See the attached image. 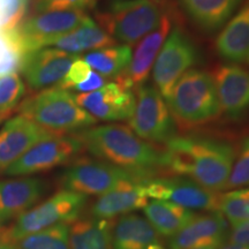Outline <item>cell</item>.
<instances>
[{
  "mask_svg": "<svg viewBox=\"0 0 249 249\" xmlns=\"http://www.w3.org/2000/svg\"><path fill=\"white\" fill-rule=\"evenodd\" d=\"M163 152L164 169L211 191L220 192L229 181L236 149L224 140L176 135L165 143Z\"/></svg>",
  "mask_w": 249,
  "mask_h": 249,
  "instance_id": "cell-1",
  "label": "cell"
},
{
  "mask_svg": "<svg viewBox=\"0 0 249 249\" xmlns=\"http://www.w3.org/2000/svg\"><path fill=\"white\" fill-rule=\"evenodd\" d=\"M95 158L124 169L141 179L164 169V152L119 124L89 127L77 134Z\"/></svg>",
  "mask_w": 249,
  "mask_h": 249,
  "instance_id": "cell-2",
  "label": "cell"
},
{
  "mask_svg": "<svg viewBox=\"0 0 249 249\" xmlns=\"http://www.w3.org/2000/svg\"><path fill=\"white\" fill-rule=\"evenodd\" d=\"M18 111L51 134H75L97 121L77 104L73 93L59 86L24 99Z\"/></svg>",
  "mask_w": 249,
  "mask_h": 249,
  "instance_id": "cell-3",
  "label": "cell"
},
{
  "mask_svg": "<svg viewBox=\"0 0 249 249\" xmlns=\"http://www.w3.org/2000/svg\"><path fill=\"white\" fill-rule=\"evenodd\" d=\"M174 121L182 127L202 126L222 114L213 77L202 70H189L165 99Z\"/></svg>",
  "mask_w": 249,
  "mask_h": 249,
  "instance_id": "cell-4",
  "label": "cell"
},
{
  "mask_svg": "<svg viewBox=\"0 0 249 249\" xmlns=\"http://www.w3.org/2000/svg\"><path fill=\"white\" fill-rule=\"evenodd\" d=\"M169 11L166 0H117L97 20L112 38L129 46L160 26Z\"/></svg>",
  "mask_w": 249,
  "mask_h": 249,
  "instance_id": "cell-5",
  "label": "cell"
},
{
  "mask_svg": "<svg viewBox=\"0 0 249 249\" xmlns=\"http://www.w3.org/2000/svg\"><path fill=\"white\" fill-rule=\"evenodd\" d=\"M87 203L88 196L60 189L50 196L48 200L36 204L14 219V223L7 226L9 238L12 240H18L57 224L73 223L81 217Z\"/></svg>",
  "mask_w": 249,
  "mask_h": 249,
  "instance_id": "cell-6",
  "label": "cell"
},
{
  "mask_svg": "<svg viewBox=\"0 0 249 249\" xmlns=\"http://www.w3.org/2000/svg\"><path fill=\"white\" fill-rule=\"evenodd\" d=\"M141 178L98 158H75L59 178L61 189L86 196H101L126 182Z\"/></svg>",
  "mask_w": 249,
  "mask_h": 249,
  "instance_id": "cell-7",
  "label": "cell"
},
{
  "mask_svg": "<svg viewBox=\"0 0 249 249\" xmlns=\"http://www.w3.org/2000/svg\"><path fill=\"white\" fill-rule=\"evenodd\" d=\"M85 145L77 134H51L40 140L5 171L6 177H27L49 172L74 160Z\"/></svg>",
  "mask_w": 249,
  "mask_h": 249,
  "instance_id": "cell-8",
  "label": "cell"
},
{
  "mask_svg": "<svg viewBox=\"0 0 249 249\" xmlns=\"http://www.w3.org/2000/svg\"><path fill=\"white\" fill-rule=\"evenodd\" d=\"M129 128L151 144H165L177 135L176 121L166 101L155 86L144 83L136 88Z\"/></svg>",
  "mask_w": 249,
  "mask_h": 249,
  "instance_id": "cell-9",
  "label": "cell"
},
{
  "mask_svg": "<svg viewBox=\"0 0 249 249\" xmlns=\"http://www.w3.org/2000/svg\"><path fill=\"white\" fill-rule=\"evenodd\" d=\"M200 59V52L192 37L176 24L170 36L165 39L152 68L154 86L166 99L186 71L195 66Z\"/></svg>",
  "mask_w": 249,
  "mask_h": 249,
  "instance_id": "cell-10",
  "label": "cell"
},
{
  "mask_svg": "<svg viewBox=\"0 0 249 249\" xmlns=\"http://www.w3.org/2000/svg\"><path fill=\"white\" fill-rule=\"evenodd\" d=\"M83 11H51L36 13L17 28L15 37L26 52L50 46L59 37L75 30L89 20Z\"/></svg>",
  "mask_w": 249,
  "mask_h": 249,
  "instance_id": "cell-11",
  "label": "cell"
},
{
  "mask_svg": "<svg viewBox=\"0 0 249 249\" xmlns=\"http://www.w3.org/2000/svg\"><path fill=\"white\" fill-rule=\"evenodd\" d=\"M149 198L169 201L194 211H218L219 193L198 185L185 177L148 178L144 180Z\"/></svg>",
  "mask_w": 249,
  "mask_h": 249,
  "instance_id": "cell-12",
  "label": "cell"
},
{
  "mask_svg": "<svg viewBox=\"0 0 249 249\" xmlns=\"http://www.w3.org/2000/svg\"><path fill=\"white\" fill-rule=\"evenodd\" d=\"M75 101L96 120H129L135 107V93L117 81L95 91L75 95Z\"/></svg>",
  "mask_w": 249,
  "mask_h": 249,
  "instance_id": "cell-13",
  "label": "cell"
},
{
  "mask_svg": "<svg viewBox=\"0 0 249 249\" xmlns=\"http://www.w3.org/2000/svg\"><path fill=\"white\" fill-rule=\"evenodd\" d=\"M77 58L58 49H37L23 54L20 70L31 89L42 90L60 83Z\"/></svg>",
  "mask_w": 249,
  "mask_h": 249,
  "instance_id": "cell-14",
  "label": "cell"
},
{
  "mask_svg": "<svg viewBox=\"0 0 249 249\" xmlns=\"http://www.w3.org/2000/svg\"><path fill=\"white\" fill-rule=\"evenodd\" d=\"M229 222L219 211L196 213L191 222L169 238V249H193L222 246L229 238Z\"/></svg>",
  "mask_w": 249,
  "mask_h": 249,
  "instance_id": "cell-15",
  "label": "cell"
},
{
  "mask_svg": "<svg viewBox=\"0 0 249 249\" xmlns=\"http://www.w3.org/2000/svg\"><path fill=\"white\" fill-rule=\"evenodd\" d=\"M213 77L223 113L232 120L246 116L249 112V71L238 65H222Z\"/></svg>",
  "mask_w": 249,
  "mask_h": 249,
  "instance_id": "cell-16",
  "label": "cell"
},
{
  "mask_svg": "<svg viewBox=\"0 0 249 249\" xmlns=\"http://www.w3.org/2000/svg\"><path fill=\"white\" fill-rule=\"evenodd\" d=\"M48 183L36 177H14L0 180V226L35 207L45 195Z\"/></svg>",
  "mask_w": 249,
  "mask_h": 249,
  "instance_id": "cell-17",
  "label": "cell"
},
{
  "mask_svg": "<svg viewBox=\"0 0 249 249\" xmlns=\"http://www.w3.org/2000/svg\"><path fill=\"white\" fill-rule=\"evenodd\" d=\"M172 29V18L170 13L165 15L160 26L145 35L136 46L130 58L129 66L123 75L117 77V81L127 88H139L144 85L149 76V71L154 66L156 58L160 53L165 39Z\"/></svg>",
  "mask_w": 249,
  "mask_h": 249,
  "instance_id": "cell-18",
  "label": "cell"
},
{
  "mask_svg": "<svg viewBox=\"0 0 249 249\" xmlns=\"http://www.w3.org/2000/svg\"><path fill=\"white\" fill-rule=\"evenodd\" d=\"M51 135L48 130L23 116L9 119L0 129V174L40 140Z\"/></svg>",
  "mask_w": 249,
  "mask_h": 249,
  "instance_id": "cell-19",
  "label": "cell"
},
{
  "mask_svg": "<svg viewBox=\"0 0 249 249\" xmlns=\"http://www.w3.org/2000/svg\"><path fill=\"white\" fill-rule=\"evenodd\" d=\"M145 179L126 182L105 193L89 208V216L112 220L124 214L141 210L148 203Z\"/></svg>",
  "mask_w": 249,
  "mask_h": 249,
  "instance_id": "cell-20",
  "label": "cell"
},
{
  "mask_svg": "<svg viewBox=\"0 0 249 249\" xmlns=\"http://www.w3.org/2000/svg\"><path fill=\"white\" fill-rule=\"evenodd\" d=\"M112 241L113 249H169L147 218L135 213L117 218Z\"/></svg>",
  "mask_w": 249,
  "mask_h": 249,
  "instance_id": "cell-21",
  "label": "cell"
},
{
  "mask_svg": "<svg viewBox=\"0 0 249 249\" xmlns=\"http://www.w3.org/2000/svg\"><path fill=\"white\" fill-rule=\"evenodd\" d=\"M218 55L229 62H242L249 57V0L227 22L216 39Z\"/></svg>",
  "mask_w": 249,
  "mask_h": 249,
  "instance_id": "cell-22",
  "label": "cell"
},
{
  "mask_svg": "<svg viewBox=\"0 0 249 249\" xmlns=\"http://www.w3.org/2000/svg\"><path fill=\"white\" fill-rule=\"evenodd\" d=\"M244 0H179L189 20L204 33L219 30Z\"/></svg>",
  "mask_w": 249,
  "mask_h": 249,
  "instance_id": "cell-23",
  "label": "cell"
},
{
  "mask_svg": "<svg viewBox=\"0 0 249 249\" xmlns=\"http://www.w3.org/2000/svg\"><path fill=\"white\" fill-rule=\"evenodd\" d=\"M112 220L91 216L70 224L71 249H113Z\"/></svg>",
  "mask_w": 249,
  "mask_h": 249,
  "instance_id": "cell-24",
  "label": "cell"
},
{
  "mask_svg": "<svg viewBox=\"0 0 249 249\" xmlns=\"http://www.w3.org/2000/svg\"><path fill=\"white\" fill-rule=\"evenodd\" d=\"M142 210L156 231L165 238H171L178 233L196 214L194 210L187 209L179 204L152 198Z\"/></svg>",
  "mask_w": 249,
  "mask_h": 249,
  "instance_id": "cell-25",
  "label": "cell"
},
{
  "mask_svg": "<svg viewBox=\"0 0 249 249\" xmlns=\"http://www.w3.org/2000/svg\"><path fill=\"white\" fill-rule=\"evenodd\" d=\"M116 43L105 30L98 27L91 18L80 26L77 29L66 35L59 37L50 46L68 53L79 54L89 50H97L107 46H112Z\"/></svg>",
  "mask_w": 249,
  "mask_h": 249,
  "instance_id": "cell-26",
  "label": "cell"
},
{
  "mask_svg": "<svg viewBox=\"0 0 249 249\" xmlns=\"http://www.w3.org/2000/svg\"><path fill=\"white\" fill-rule=\"evenodd\" d=\"M132 50L128 45H112L88 52L83 58L90 67L102 76L117 79L129 66Z\"/></svg>",
  "mask_w": 249,
  "mask_h": 249,
  "instance_id": "cell-27",
  "label": "cell"
},
{
  "mask_svg": "<svg viewBox=\"0 0 249 249\" xmlns=\"http://www.w3.org/2000/svg\"><path fill=\"white\" fill-rule=\"evenodd\" d=\"M13 241L17 249H71L70 224H57Z\"/></svg>",
  "mask_w": 249,
  "mask_h": 249,
  "instance_id": "cell-28",
  "label": "cell"
},
{
  "mask_svg": "<svg viewBox=\"0 0 249 249\" xmlns=\"http://www.w3.org/2000/svg\"><path fill=\"white\" fill-rule=\"evenodd\" d=\"M218 211L231 225L249 220V187L231 189L219 194Z\"/></svg>",
  "mask_w": 249,
  "mask_h": 249,
  "instance_id": "cell-29",
  "label": "cell"
},
{
  "mask_svg": "<svg viewBox=\"0 0 249 249\" xmlns=\"http://www.w3.org/2000/svg\"><path fill=\"white\" fill-rule=\"evenodd\" d=\"M26 93V86L17 73L0 77V123L13 113Z\"/></svg>",
  "mask_w": 249,
  "mask_h": 249,
  "instance_id": "cell-30",
  "label": "cell"
},
{
  "mask_svg": "<svg viewBox=\"0 0 249 249\" xmlns=\"http://www.w3.org/2000/svg\"><path fill=\"white\" fill-rule=\"evenodd\" d=\"M241 187H249V134L242 140L239 149H236L232 172L224 191Z\"/></svg>",
  "mask_w": 249,
  "mask_h": 249,
  "instance_id": "cell-31",
  "label": "cell"
},
{
  "mask_svg": "<svg viewBox=\"0 0 249 249\" xmlns=\"http://www.w3.org/2000/svg\"><path fill=\"white\" fill-rule=\"evenodd\" d=\"M29 0H0V33L17 30L27 12Z\"/></svg>",
  "mask_w": 249,
  "mask_h": 249,
  "instance_id": "cell-32",
  "label": "cell"
},
{
  "mask_svg": "<svg viewBox=\"0 0 249 249\" xmlns=\"http://www.w3.org/2000/svg\"><path fill=\"white\" fill-rule=\"evenodd\" d=\"M97 0H34L33 12L44 13L51 11H82L93 7Z\"/></svg>",
  "mask_w": 249,
  "mask_h": 249,
  "instance_id": "cell-33",
  "label": "cell"
},
{
  "mask_svg": "<svg viewBox=\"0 0 249 249\" xmlns=\"http://www.w3.org/2000/svg\"><path fill=\"white\" fill-rule=\"evenodd\" d=\"M91 67L89 66L83 59L77 58L75 61L71 64L70 71L65 75L64 79L60 81L59 87L66 90H74L77 86L83 83L88 79L90 73H91Z\"/></svg>",
  "mask_w": 249,
  "mask_h": 249,
  "instance_id": "cell-34",
  "label": "cell"
},
{
  "mask_svg": "<svg viewBox=\"0 0 249 249\" xmlns=\"http://www.w3.org/2000/svg\"><path fill=\"white\" fill-rule=\"evenodd\" d=\"M227 241L234 242V244L238 245L248 246L249 247V220H245V222L231 225Z\"/></svg>",
  "mask_w": 249,
  "mask_h": 249,
  "instance_id": "cell-35",
  "label": "cell"
},
{
  "mask_svg": "<svg viewBox=\"0 0 249 249\" xmlns=\"http://www.w3.org/2000/svg\"><path fill=\"white\" fill-rule=\"evenodd\" d=\"M105 85H107V82H105L104 76H102L101 74L97 73V71H91L88 79H87L83 83L77 86L76 88H74V90L80 93L91 92L102 88V87Z\"/></svg>",
  "mask_w": 249,
  "mask_h": 249,
  "instance_id": "cell-36",
  "label": "cell"
},
{
  "mask_svg": "<svg viewBox=\"0 0 249 249\" xmlns=\"http://www.w3.org/2000/svg\"><path fill=\"white\" fill-rule=\"evenodd\" d=\"M7 226H0V249H17L14 241L9 238Z\"/></svg>",
  "mask_w": 249,
  "mask_h": 249,
  "instance_id": "cell-37",
  "label": "cell"
},
{
  "mask_svg": "<svg viewBox=\"0 0 249 249\" xmlns=\"http://www.w3.org/2000/svg\"><path fill=\"white\" fill-rule=\"evenodd\" d=\"M219 249H249V247L248 246L234 244V242H231V241H226L220 246Z\"/></svg>",
  "mask_w": 249,
  "mask_h": 249,
  "instance_id": "cell-38",
  "label": "cell"
},
{
  "mask_svg": "<svg viewBox=\"0 0 249 249\" xmlns=\"http://www.w3.org/2000/svg\"><path fill=\"white\" fill-rule=\"evenodd\" d=\"M220 246H210V247H202V248H193V249H219Z\"/></svg>",
  "mask_w": 249,
  "mask_h": 249,
  "instance_id": "cell-39",
  "label": "cell"
},
{
  "mask_svg": "<svg viewBox=\"0 0 249 249\" xmlns=\"http://www.w3.org/2000/svg\"><path fill=\"white\" fill-rule=\"evenodd\" d=\"M247 61H248V62H249V57H248V59H247Z\"/></svg>",
  "mask_w": 249,
  "mask_h": 249,
  "instance_id": "cell-40",
  "label": "cell"
}]
</instances>
